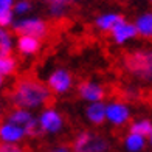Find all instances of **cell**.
<instances>
[{
	"label": "cell",
	"instance_id": "cell-1",
	"mask_svg": "<svg viewBox=\"0 0 152 152\" xmlns=\"http://www.w3.org/2000/svg\"><path fill=\"white\" fill-rule=\"evenodd\" d=\"M8 98L14 107L34 109L40 106H51L54 101L53 92L42 81L30 75L20 76L8 93Z\"/></svg>",
	"mask_w": 152,
	"mask_h": 152
},
{
	"label": "cell",
	"instance_id": "cell-2",
	"mask_svg": "<svg viewBox=\"0 0 152 152\" xmlns=\"http://www.w3.org/2000/svg\"><path fill=\"white\" fill-rule=\"evenodd\" d=\"M123 65L129 75L144 82H152V50H134L123 56Z\"/></svg>",
	"mask_w": 152,
	"mask_h": 152
},
{
	"label": "cell",
	"instance_id": "cell-3",
	"mask_svg": "<svg viewBox=\"0 0 152 152\" xmlns=\"http://www.w3.org/2000/svg\"><path fill=\"white\" fill-rule=\"evenodd\" d=\"M72 149L73 152H109L110 141L98 132L82 130L75 137Z\"/></svg>",
	"mask_w": 152,
	"mask_h": 152
},
{
	"label": "cell",
	"instance_id": "cell-4",
	"mask_svg": "<svg viewBox=\"0 0 152 152\" xmlns=\"http://www.w3.org/2000/svg\"><path fill=\"white\" fill-rule=\"evenodd\" d=\"M12 30L17 36H33L37 39H44L48 36V23L39 17H26L12 23Z\"/></svg>",
	"mask_w": 152,
	"mask_h": 152
},
{
	"label": "cell",
	"instance_id": "cell-5",
	"mask_svg": "<svg viewBox=\"0 0 152 152\" xmlns=\"http://www.w3.org/2000/svg\"><path fill=\"white\" fill-rule=\"evenodd\" d=\"M47 86L50 87V90L56 95H64L72 88L73 86V76L72 73L65 70V68H58L48 76Z\"/></svg>",
	"mask_w": 152,
	"mask_h": 152
},
{
	"label": "cell",
	"instance_id": "cell-6",
	"mask_svg": "<svg viewBox=\"0 0 152 152\" xmlns=\"http://www.w3.org/2000/svg\"><path fill=\"white\" fill-rule=\"evenodd\" d=\"M78 95L81 99L84 101H88V102H102V99L106 98V88L96 84L93 81H81L78 84Z\"/></svg>",
	"mask_w": 152,
	"mask_h": 152
},
{
	"label": "cell",
	"instance_id": "cell-7",
	"mask_svg": "<svg viewBox=\"0 0 152 152\" xmlns=\"http://www.w3.org/2000/svg\"><path fill=\"white\" fill-rule=\"evenodd\" d=\"M106 116L109 123H112L116 127H121L129 123L130 112L126 104H123L120 101H112L110 104L106 106Z\"/></svg>",
	"mask_w": 152,
	"mask_h": 152
},
{
	"label": "cell",
	"instance_id": "cell-8",
	"mask_svg": "<svg viewBox=\"0 0 152 152\" xmlns=\"http://www.w3.org/2000/svg\"><path fill=\"white\" fill-rule=\"evenodd\" d=\"M39 123H40V126H42L44 134H56L62 129V126H64L62 115L54 109L44 110L39 116Z\"/></svg>",
	"mask_w": 152,
	"mask_h": 152
},
{
	"label": "cell",
	"instance_id": "cell-9",
	"mask_svg": "<svg viewBox=\"0 0 152 152\" xmlns=\"http://www.w3.org/2000/svg\"><path fill=\"white\" fill-rule=\"evenodd\" d=\"M110 36H112V40L115 44L123 45L127 40H132V39L138 37V31H137V26L134 22H129V20L124 19L123 22H120L110 31Z\"/></svg>",
	"mask_w": 152,
	"mask_h": 152
},
{
	"label": "cell",
	"instance_id": "cell-10",
	"mask_svg": "<svg viewBox=\"0 0 152 152\" xmlns=\"http://www.w3.org/2000/svg\"><path fill=\"white\" fill-rule=\"evenodd\" d=\"M25 137L26 134L22 126L12 124L10 121L0 123V141L2 143H19Z\"/></svg>",
	"mask_w": 152,
	"mask_h": 152
},
{
	"label": "cell",
	"instance_id": "cell-11",
	"mask_svg": "<svg viewBox=\"0 0 152 152\" xmlns=\"http://www.w3.org/2000/svg\"><path fill=\"white\" fill-rule=\"evenodd\" d=\"M126 19L120 12H104V14H99L95 19V26L96 30H99L102 33H110L120 22Z\"/></svg>",
	"mask_w": 152,
	"mask_h": 152
},
{
	"label": "cell",
	"instance_id": "cell-12",
	"mask_svg": "<svg viewBox=\"0 0 152 152\" xmlns=\"http://www.w3.org/2000/svg\"><path fill=\"white\" fill-rule=\"evenodd\" d=\"M86 116L95 126H102L107 120L106 116V104L104 102H92L86 109Z\"/></svg>",
	"mask_w": 152,
	"mask_h": 152
},
{
	"label": "cell",
	"instance_id": "cell-13",
	"mask_svg": "<svg viewBox=\"0 0 152 152\" xmlns=\"http://www.w3.org/2000/svg\"><path fill=\"white\" fill-rule=\"evenodd\" d=\"M17 50L23 56H33L40 50V39L33 36H19L17 39Z\"/></svg>",
	"mask_w": 152,
	"mask_h": 152
},
{
	"label": "cell",
	"instance_id": "cell-14",
	"mask_svg": "<svg viewBox=\"0 0 152 152\" xmlns=\"http://www.w3.org/2000/svg\"><path fill=\"white\" fill-rule=\"evenodd\" d=\"M135 26L138 31V36L143 39L152 40V11H146L135 19Z\"/></svg>",
	"mask_w": 152,
	"mask_h": 152
},
{
	"label": "cell",
	"instance_id": "cell-15",
	"mask_svg": "<svg viewBox=\"0 0 152 152\" xmlns=\"http://www.w3.org/2000/svg\"><path fill=\"white\" fill-rule=\"evenodd\" d=\"M44 3L47 5L51 17H62L76 3V0H44Z\"/></svg>",
	"mask_w": 152,
	"mask_h": 152
},
{
	"label": "cell",
	"instance_id": "cell-16",
	"mask_svg": "<svg viewBox=\"0 0 152 152\" xmlns=\"http://www.w3.org/2000/svg\"><path fill=\"white\" fill-rule=\"evenodd\" d=\"M31 120H33V115L28 110L20 109V107H14L12 110L8 112V115H6V121H10L12 124H17V126H22V127H25Z\"/></svg>",
	"mask_w": 152,
	"mask_h": 152
},
{
	"label": "cell",
	"instance_id": "cell-17",
	"mask_svg": "<svg viewBox=\"0 0 152 152\" xmlns=\"http://www.w3.org/2000/svg\"><path fill=\"white\" fill-rule=\"evenodd\" d=\"M17 61L12 54H0V75L11 76L16 73Z\"/></svg>",
	"mask_w": 152,
	"mask_h": 152
},
{
	"label": "cell",
	"instance_id": "cell-18",
	"mask_svg": "<svg viewBox=\"0 0 152 152\" xmlns=\"http://www.w3.org/2000/svg\"><path fill=\"white\" fill-rule=\"evenodd\" d=\"M144 144H146V141H144V137L141 135H137V134H130L124 138V146H126L127 151L130 152H138L141 151L144 148Z\"/></svg>",
	"mask_w": 152,
	"mask_h": 152
},
{
	"label": "cell",
	"instance_id": "cell-19",
	"mask_svg": "<svg viewBox=\"0 0 152 152\" xmlns=\"http://www.w3.org/2000/svg\"><path fill=\"white\" fill-rule=\"evenodd\" d=\"M129 132L130 134H137V135H141V137H151L152 134V123L149 120H141V121H137L134 124H130L129 127Z\"/></svg>",
	"mask_w": 152,
	"mask_h": 152
},
{
	"label": "cell",
	"instance_id": "cell-20",
	"mask_svg": "<svg viewBox=\"0 0 152 152\" xmlns=\"http://www.w3.org/2000/svg\"><path fill=\"white\" fill-rule=\"evenodd\" d=\"M0 54H12V36L0 26Z\"/></svg>",
	"mask_w": 152,
	"mask_h": 152
},
{
	"label": "cell",
	"instance_id": "cell-21",
	"mask_svg": "<svg viewBox=\"0 0 152 152\" xmlns=\"http://www.w3.org/2000/svg\"><path fill=\"white\" fill-rule=\"evenodd\" d=\"M23 129H25L26 137H30V138H37V137H42V135H44V130H42L40 123H39V118H37V120L33 118Z\"/></svg>",
	"mask_w": 152,
	"mask_h": 152
},
{
	"label": "cell",
	"instance_id": "cell-22",
	"mask_svg": "<svg viewBox=\"0 0 152 152\" xmlns=\"http://www.w3.org/2000/svg\"><path fill=\"white\" fill-rule=\"evenodd\" d=\"M31 8H33L31 0H19L14 5V12L16 14H26L28 11H31Z\"/></svg>",
	"mask_w": 152,
	"mask_h": 152
},
{
	"label": "cell",
	"instance_id": "cell-23",
	"mask_svg": "<svg viewBox=\"0 0 152 152\" xmlns=\"http://www.w3.org/2000/svg\"><path fill=\"white\" fill-rule=\"evenodd\" d=\"M0 152H30L26 148L19 146L17 143H0Z\"/></svg>",
	"mask_w": 152,
	"mask_h": 152
},
{
	"label": "cell",
	"instance_id": "cell-24",
	"mask_svg": "<svg viewBox=\"0 0 152 152\" xmlns=\"http://www.w3.org/2000/svg\"><path fill=\"white\" fill-rule=\"evenodd\" d=\"M12 20H14V11L0 12V26H2V28H6L8 25H11Z\"/></svg>",
	"mask_w": 152,
	"mask_h": 152
},
{
	"label": "cell",
	"instance_id": "cell-25",
	"mask_svg": "<svg viewBox=\"0 0 152 152\" xmlns=\"http://www.w3.org/2000/svg\"><path fill=\"white\" fill-rule=\"evenodd\" d=\"M14 0H0V12L3 11H14Z\"/></svg>",
	"mask_w": 152,
	"mask_h": 152
},
{
	"label": "cell",
	"instance_id": "cell-26",
	"mask_svg": "<svg viewBox=\"0 0 152 152\" xmlns=\"http://www.w3.org/2000/svg\"><path fill=\"white\" fill-rule=\"evenodd\" d=\"M48 152H73V149H72V148H68V146H58V148L50 149Z\"/></svg>",
	"mask_w": 152,
	"mask_h": 152
},
{
	"label": "cell",
	"instance_id": "cell-27",
	"mask_svg": "<svg viewBox=\"0 0 152 152\" xmlns=\"http://www.w3.org/2000/svg\"><path fill=\"white\" fill-rule=\"evenodd\" d=\"M3 78H5V76H2V75H0V87H2V86H3V81H5Z\"/></svg>",
	"mask_w": 152,
	"mask_h": 152
},
{
	"label": "cell",
	"instance_id": "cell-28",
	"mask_svg": "<svg viewBox=\"0 0 152 152\" xmlns=\"http://www.w3.org/2000/svg\"><path fill=\"white\" fill-rule=\"evenodd\" d=\"M149 141H151V144H152V134H151V137H149Z\"/></svg>",
	"mask_w": 152,
	"mask_h": 152
},
{
	"label": "cell",
	"instance_id": "cell-29",
	"mask_svg": "<svg viewBox=\"0 0 152 152\" xmlns=\"http://www.w3.org/2000/svg\"><path fill=\"white\" fill-rule=\"evenodd\" d=\"M0 121H2V113H0Z\"/></svg>",
	"mask_w": 152,
	"mask_h": 152
},
{
	"label": "cell",
	"instance_id": "cell-30",
	"mask_svg": "<svg viewBox=\"0 0 152 152\" xmlns=\"http://www.w3.org/2000/svg\"><path fill=\"white\" fill-rule=\"evenodd\" d=\"M149 2H151V3H152V0H149Z\"/></svg>",
	"mask_w": 152,
	"mask_h": 152
}]
</instances>
